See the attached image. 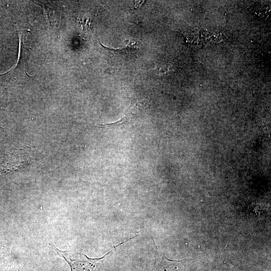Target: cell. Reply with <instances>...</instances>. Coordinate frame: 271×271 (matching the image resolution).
<instances>
[{
	"instance_id": "cell-1",
	"label": "cell",
	"mask_w": 271,
	"mask_h": 271,
	"mask_svg": "<svg viewBox=\"0 0 271 271\" xmlns=\"http://www.w3.org/2000/svg\"><path fill=\"white\" fill-rule=\"evenodd\" d=\"M48 246L65 259L70 266L71 271H93L96 264L104 256L99 258H91L84 255V258L73 259L67 251L61 250L52 243H48Z\"/></svg>"
},
{
	"instance_id": "cell-5",
	"label": "cell",
	"mask_w": 271,
	"mask_h": 271,
	"mask_svg": "<svg viewBox=\"0 0 271 271\" xmlns=\"http://www.w3.org/2000/svg\"><path fill=\"white\" fill-rule=\"evenodd\" d=\"M160 271H172V269L167 267H164V268L162 269Z\"/></svg>"
},
{
	"instance_id": "cell-6",
	"label": "cell",
	"mask_w": 271,
	"mask_h": 271,
	"mask_svg": "<svg viewBox=\"0 0 271 271\" xmlns=\"http://www.w3.org/2000/svg\"><path fill=\"white\" fill-rule=\"evenodd\" d=\"M3 247V244L1 241H0V249H2Z\"/></svg>"
},
{
	"instance_id": "cell-3",
	"label": "cell",
	"mask_w": 271,
	"mask_h": 271,
	"mask_svg": "<svg viewBox=\"0 0 271 271\" xmlns=\"http://www.w3.org/2000/svg\"><path fill=\"white\" fill-rule=\"evenodd\" d=\"M101 45L106 50L107 55L110 57L114 55H115L114 57H123L125 56L124 54H125L127 56L128 55L130 56L132 53L136 52V51L138 49L137 42L132 41H127L126 44L120 49L109 48L102 44Z\"/></svg>"
},
{
	"instance_id": "cell-2",
	"label": "cell",
	"mask_w": 271,
	"mask_h": 271,
	"mask_svg": "<svg viewBox=\"0 0 271 271\" xmlns=\"http://www.w3.org/2000/svg\"><path fill=\"white\" fill-rule=\"evenodd\" d=\"M45 15L51 24H58L61 19V9L56 3L53 2H40Z\"/></svg>"
},
{
	"instance_id": "cell-4",
	"label": "cell",
	"mask_w": 271,
	"mask_h": 271,
	"mask_svg": "<svg viewBox=\"0 0 271 271\" xmlns=\"http://www.w3.org/2000/svg\"><path fill=\"white\" fill-rule=\"evenodd\" d=\"M128 119L127 117L123 116V117H122L121 118H120V119L116 121H115L112 123H108L104 124H100L99 126H100V127L104 128H114L116 126H120L122 125L125 122L127 121Z\"/></svg>"
}]
</instances>
